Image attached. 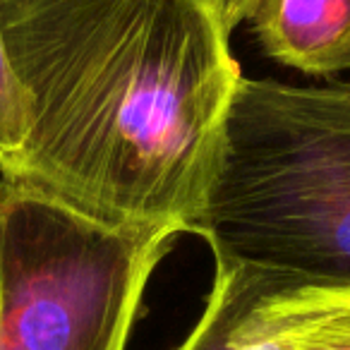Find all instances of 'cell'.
I'll return each instance as SVG.
<instances>
[{
	"label": "cell",
	"instance_id": "cell-1",
	"mask_svg": "<svg viewBox=\"0 0 350 350\" xmlns=\"http://www.w3.org/2000/svg\"><path fill=\"white\" fill-rule=\"evenodd\" d=\"M27 139L0 180L118 230L200 235L243 79L206 0H0Z\"/></svg>",
	"mask_w": 350,
	"mask_h": 350
},
{
	"label": "cell",
	"instance_id": "cell-2",
	"mask_svg": "<svg viewBox=\"0 0 350 350\" xmlns=\"http://www.w3.org/2000/svg\"><path fill=\"white\" fill-rule=\"evenodd\" d=\"M200 238L219 262L350 288V82L243 75Z\"/></svg>",
	"mask_w": 350,
	"mask_h": 350
},
{
	"label": "cell",
	"instance_id": "cell-3",
	"mask_svg": "<svg viewBox=\"0 0 350 350\" xmlns=\"http://www.w3.org/2000/svg\"><path fill=\"white\" fill-rule=\"evenodd\" d=\"M173 243L0 180V350H127Z\"/></svg>",
	"mask_w": 350,
	"mask_h": 350
},
{
	"label": "cell",
	"instance_id": "cell-4",
	"mask_svg": "<svg viewBox=\"0 0 350 350\" xmlns=\"http://www.w3.org/2000/svg\"><path fill=\"white\" fill-rule=\"evenodd\" d=\"M297 278L214 259L195 329L175 350H291Z\"/></svg>",
	"mask_w": 350,
	"mask_h": 350
},
{
	"label": "cell",
	"instance_id": "cell-5",
	"mask_svg": "<svg viewBox=\"0 0 350 350\" xmlns=\"http://www.w3.org/2000/svg\"><path fill=\"white\" fill-rule=\"evenodd\" d=\"M245 22L286 68L314 77L350 70V0H257Z\"/></svg>",
	"mask_w": 350,
	"mask_h": 350
},
{
	"label": "cell",
	"instance_id": "cell-6",
	"mask_svg": "<svg viewBox=\"0 0 350 350\" xmlns=\"http://www.w3.org/2000/svg\"><path fill=\"white\" fill-rule=\"evenodd\" d=\"M291 350H350V288L297 281Z\"/></svg>",
	"mask_w": 350,
	"mask_h": 350
},
{
	"label": "cell",
	"instance_id": "cell-7",
	"mask_svg": "<svg viewBox=\"0 0 350 350\" xmlns=\"http://www.w3.org/2000/svg\"><path fill=\"white\" fill-rule=\"evenodd\" d=\"M27 139V106L0 29V175L15 165Z\"/></svg>",
	"mask_w": 350,
	"mask_h": 350
},
{
	"label": "cell",
	"instance_id": "cell-8",
	"mask_svg": "<svg viewBox=\"0 0 350 350\" xmlns=\"http://www.w3.org/2000/svg\"><path fill=\"white\" fill-rule=\"evenodd\" d=\"M254 3H257V0H214L211 5H214V10L219 12L226 31L233 34L235 27L243 25V22L247 20V15H250V10H252Z\"/></svg>",
	"mask_w": 350,
	"mask_h": 350
},
{
	"label": "cell",
	"instance_id": "cell-9",
	"mask_svg": "<svg viewBox=\"0 0 350 350\" xmlns=\"http://www.w3.org/2000/svg\"><path fill=\"white\" fill-rule=\"evenodd\" d=\"M206 3H214V0H206Z\"/></svg>",
	"mask_w": 350,
	"mask_h": 350
}]
</instances>
